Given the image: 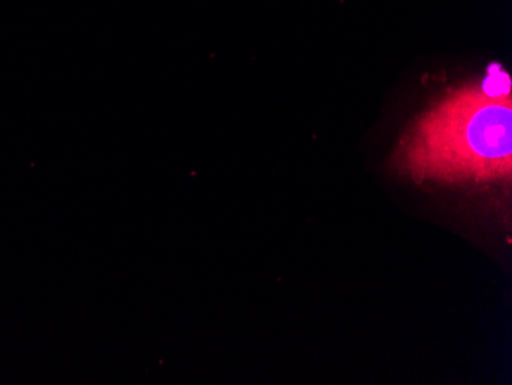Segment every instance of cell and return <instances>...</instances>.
Returning a JSON list of instances; mask_svg holds the SVG:
<instances>
[{
    "label": "cell",
    "instance_id": "obj_1",
    "mask_svg": "<svg viewBox=\"0 0 512 385\" xmlns=\"http://www.w3.org/2000/svg\"><path fill=\"white\" fill-rule=\"evenodd\" d=\"M394 165L414 181L509 180L511 77L491 65L482 82L451 89L408 129Z\"/></svg>",
    "mask_w": 512,
    "mask_h": 385
}]
</instances>
